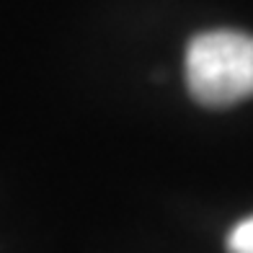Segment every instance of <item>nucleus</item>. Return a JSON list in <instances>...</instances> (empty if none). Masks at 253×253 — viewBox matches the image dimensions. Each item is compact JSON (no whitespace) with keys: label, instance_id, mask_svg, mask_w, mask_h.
Wrapping results in <instances>:
<instances>
[{"label":"nucleus","instance_id":"1","mask_svg":"<svg viewBox=\"0 0 253 253\" xmlns=\"http://www.w3.org/2000/svg\"><path fill=\"white\" fill-rule=\"evenodd\" d=\"M189 93L204 106H233L253 96V37L243 31H204L186 49Z\"/></svg>","mask_w":253,"mask_h":253},{"label":"nucleus","instance_id":"2","mask_svg":"<svg viewBox=\"0 0 253 253\" xmlns=\"http://www.w3.org/2000/svg\"><path fill=\"white\" fill-rule=\"evenodd\" d=\"M227 251L230 253H253V214L230 230Z\"/></svg>","mask_w":253,"mask_h":253}]
</instances>
